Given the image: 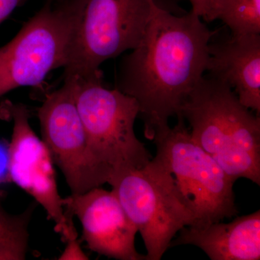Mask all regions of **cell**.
<instances>
[{"instance_id": "6da1fadb", "label": "cell", "mask_w": 260, "mask_h": 260, "mask_svg": "<svg viewBox=\"0 0 260 260\" xmlns=\"http://www.w3.org/2000/svg\"><path fill=\"white\" fill-rule=\"evenodd\" d=\"M215 32L191 11L176 15L153 4L139 45L119 63L116 89L134 98L145 138L169 125L206 72Z\"/></svg>"}, {"instance_id": "7a4b0ae2", "label": "cell", "mask_w": 260, "mask_h": 260, "mask_svg": "<svg viewBox=\"0 0 260 260\" xmlns=\"http://www.w3.org/2000/svg\"><path fill=\"white\" fill-rule=\"evenodd\" d=\"M177 116L188 121L192 140L231 179L260 185L259 116L242 105L229 85L203 75Z\"/></svg>"}, {"instance_id": "3957f363", "label": "cell", "mask_w": 260, "mask_h": 260, "mask_svg": "<svg viewBox=\"0 0 260 260\" xmlns=\"http://www.w3.org/2000/svg\"><path fill=\"white\" fill-rule=\"evenodd\" d=\"M68 77L74 82L75 102L90 155L108 184L121 173L146 165L152 158L135 135L139 105L134 98L105 88L102 74Z\"/></svg>"}, {"instance_id": "277c9868", "label": "cell", "mask_w": 260, "mask_h": 260, "mask_svg": "<svg viewBox=\"0 0 260 260\" xmlns=\"http://www.w3.org/2000/svg\"><path fill=\"white\" fill-rule=\"evenodd\" d=\"M164 126L152 140L158 158L172 176L179 196L194 215V226L203 228L237 216L235 181L191 138L184 119Z\"/></svg>"}, {"instance_id": "5b68a950", "label": "cell", "mask_w": 260, "mask_h": 260, "mask_svg": "<svg viewBox=\"0 0 260 260\" xmlns=\"http://www.w3.org/2000/svg\"><path fill=\"white\" fill-rule=\"evenodd\" d=\"M47 3L10 42L0 47V98L20 87H37L64 68L80 13V0Z\"/></svg>"}, {"instance_id": "8992f818", "label": "cell", "mask_w": 260, "mask_h": 260, "mask_svg": "<svg viewBox=\"0 0 260 260\" xmlns=\"http://www.w3.org/2000/svg\"><path fill=\"white\" fill-rule=\"evenodd\" d=\"M155 0H80L64 76L90 78L101 65L135 49L144 37Z\"/></svg>"}, {"instance_id": "52a82bcc", "label": "cell", "mask_w": 260, "mask_h": 260, "mask_svg": "<svg viewBox=\"0 0 260 260\" xmlns=\"http://www.w3.org/2000/svg\"><path fill=\"white\" fill-rule=\"evenodd\" d=\"M109 184L128 218L140 233L146 260H160L177 233L195 219L176 189L172 176L154 157L140 169L126 171Z\"/></svg>"}, {"instance_id": "ba28073f", "label": "cell", "mask_w": 260, "mask_h": 260, "mask_svg": "<svg viewBox=\"0 0 260 260\" xmlns=\"http://www.w3.org/2000/svg\"><path fill=\"white\" fill-rule=\"evenodd\" d=\"M3 109L13 122L7 150V177L42 205L65 242L77 239L73 218L66 215L58 190L55 165L45 143L30 126L28 109L10 102L5 103Z\"/></svg>"}, {"instance_id": "9c48e42d", "label": "cell", "mask_w": 260, "mask_h": 260, "mask_svg": "<svg viewBox=\"0 0 260 260\" xmlns=\"http://www.w3.org/2000/svg\"><path fill=\"white\" fill-rule=\"evenodd\" d=\"M64 79L61 88L47 95L38 109V117L42 140L54 165L60 169L71 194H80L107 184L108 179L90 155L73 78Z\"/></svg>"}, {"instance_id": "30bf717a", "label": "cell", "mask_w": 260, "mask_h": 260, "mask_svg": "<svg viewBox=\"0 0 260 260\" xmlns=\"http://www.w3.org/2000/svg\"><path fill=\"white\" fill-rule=\"evenodd\" d=\"M66 215L76 216L90 250L118 260H146L135 247L138 229L128 218L115 193L93 188L63 198Z\"/></svg>"}, {"instance_id": "8fae6325", "label": "cell", "mask_w": 260, "mask_h": 260, "mask_svg": "<svg viewBox=\"0 0 260 260\" xmlns=\"http://www.w3.org/2000/svg\"><path fill=\"white\" fill-rule=\"evenodd\" d=\"M206 72L235 90L244 107L260 113V34L210 42Z\"/></svg>"}, {"instance_id": "7c38bea8", "label": "cell", "mask_w": 260, "mask_h": 260, "mask_svg": "<svg viewBox=\"0 0 260 260\" xmlns=\"http://www.w3.org/2000/svg\"><path fill=\"white\" fill-rule=\"evenodd\" d=\"M170 248L193 245L211 260L260 259V210L237 217L230 223L217 222L203 228L186 226Z\"/></svg>"}, {"instance_id": "4fadbf2b", "label": "cell", "mask_w": 260, "mask_h": 260, "mask_svg": "<svg viewBox=\"0 0 260 260\" xmlns=\"http://www.w3.org/2000/svg\"><path fill=\"white\" fill-rule=\"evenodd\" d=\"M220 20L233 37L260 34V0H208L206 22Z\"/></svg>"}, {"instance_id": "5bb4252c", "label": "cell", "mask_w": 260, "mask_h": 260, "mask_svg": "<svg viewBox=\"0 0 260 260\" xmlns=\"http://www.w3.org/2000/svg\"><path fill=\"white\" fill-rule=\"evenodd\" d=\"M32 209L10 215L0 208V260L25 259L28 247V225Z\"/></svg>"}, {"instance_id": "9a60e30c", "label": "cell", "mask_w": 260, "mask_h": 260, "mask_svg": "<svg viewBox=\"0 0 260 260\" xmlns=\"http://www.w3.org/2000/svg\"><path fill=\"white\" fill-rule=\"evenodd\" d=\"M67 245L58 259L59 260H88V256L83 251L78 238L67 241Z\"/></svg>"}, {"instance_id": "2e32d148", "label": "cell", "mask_w": 260, "mask_h": 260, "mask_svg": "<svg viewBox=\"0 0 260 260\" xmlns=\"http://www.w3.org/2000/svg\"><path fill=\"white\" fill-rule=\"evenodd\" d=\"M26 1L28 0H0V24Z\"/></svg>"}, {"instance_id": "e0dca14e", "label": "cell", "mask_w": 260, "mask_h": 260, "mask_svg": "<svg viewBox=\"0 0 260 260\" xmlns=\"http://www.w3.org/2000/svg\"><path fill=\"white\" fill-rule=\"evenodd\" d=\"M191 5V11L199 15L205 21L208 15V0H188Z\"/></svg>"}, {"instance_id": "ac0fdd59", "label": "cell", "mask_w": 260, "mask_h": 260, "mask_svg": "<svg viewBox=\"0 0 260 260\" xmlns=\"http://www.w3.org/2000/svg\"><path fill=\"white\" fill-rule=\"evenodd\" d=\"M63 1V0H47L48 3H59V2Z\"/></svg>"}]
</instances>
